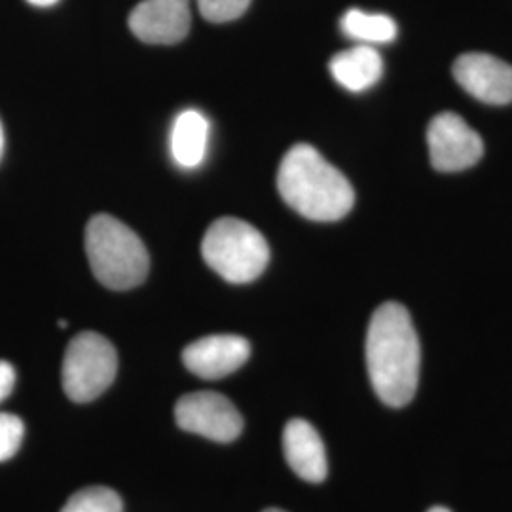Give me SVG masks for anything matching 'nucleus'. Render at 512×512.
Listing matches in <instances>:
<instances>
[{
    "label": "nucleus",
    "mask_w": 512,
    "mask_h": 512,
    "mask_svg": "<svg viewBox=\"0 0 512 512\" xmlns=\"http://www.w3.org/2000/svg\"><path fill=\"white\" fill-rule=\"evenodd\" d=\"M16 384V370L8 361H0V403L12 393Z\"/></svg>",
    "instance_id": "obj_18"
},
{
    "label": "nucleus",
    "mask_w": 512,
    "mask_h": 512,
    "mask_svg": "<svg viewBox=\"0 0 512 512\" xmlns=\"http://www.w3.org/2000/svg\"><path fill=\"white\" fill-rule=\"evenodd\" d=\"M459 86L488 105H507L512 101V65L490 54L459 55L454 63Z\"/></svg>",
    "instance_id": "obj_8"
},
{
    "label": "nucleus",
    "mask_w": 512,
    "mask_h": 512,
    "mask_svg": "<svg viewBox=\"0 0 512 512\" xmlns=\"http://www.w3.org/2000/svg\"><path fill=\"white\" fill-rule=\"evenodd\" d=\"M86 253L92 272L112 291H128L147 279V247L139 236L110 215H95L86 228Z\"/></svg>",
    "instance_id": "obj_3"
},
{
    "label": "nucleus",
    "mask_w": 512,
    "mask_h": 512,
    "mask_svg": "<svg viewBox=\"0 0 512 512\" xmlns=\"http://www.w3.org/2000/svg\"><path fill=\"white\" fill-rule=\"evenodd\" d=\"M175 420L184 431L215 442H232L243 431L238 408L215 391H196L181 397L175 404Z\"/></svg>",
    "instance_id": "obj_6"
},
{
    "label": "nucleus",
    "mask_w": 512,
    "mask_h": 512,
    "mask_svg": "<svg viewBox=\"0 0 512 512\" xmlns=\"http://www.w3.org/2000/svg\"><path fill=\"white\" fill-rule=\"evenodd\" d=\"M118 370V355L109 340L97 332L74 336L63 359V389L74 403H90L107 391Z\"/></svg>",
    "instance_id": "obj_5"
},
{
    "label": "nucleus",
    "mask_w": 512,
    "mask_h": 512,
    "mask_svg": "<svg viewBox=\"0 0 512 512\" xmlns=\"http://www.w3.org/2000/svg\"><path fill=\"white\" fill-rule=\"evenodd\" d=\"M330 74L349 92H365L384 74V59L374 46L357 44L330 59Z\"/></svg>",
    "instance_id": "obj_12"
},
{
    "label": "nucleus",
    "mask_w": 512,
    "mask_h": 512,
    "mask_svg": "<svg viewBox=\"0 0 512 512\" xmlns=\"http://www.w3.org/2000/svg\"><path fill=\"white\" fill-rule=\"evenodd\" d=\"M209 122L198 110L181 112L171 129V154L184 169H194L202 164L207 154Z\"/></svg>",
    "instance_id": "obj_13"
},
{
    "label": "nucleus",
    "mask_w": 512,
    "mask_h": 512,
    "mask_svg": "<svg viewBox=\"0 0 512 512\" xmlns=\"http://www.w3.org/2000/svg\"><path fill=\"white\" fill-rule=\"evenodd\" d=\"M262 512H285V511H281V509H266V511H262Z\"/></svg>",
    "instance_id": "obj_22"
},
{
    "label": "nucleus",
    "mask_w": 512,
    "mask_h": 512,
    "mask_svg": "<svg viewBox=\"0 0 512 512\" xmlns=\"http://www.w3.org/2000/svg\"><path fill=\"white\" fill-rule=\"evenodd\" d=\"M431 164L442 173L469 169L482 158L484 143L456 112H440L427 128Z\"/></svg>",
    "instance_id": "obj_7"
},
{
    "label": "nucleus",
    "mask_w": 512,
    "mask_h": 512,
    "mask_svg": "<svg viewBox=\"0 0 512 512\" xmlns=\"http://www.w3.org/2000/svg\"><path fill=\"white\" fill-rule=\"evenodd\" d=\"M427 512H450L448 509H444V507H433V509H429Z\"/></svg>",
    "instance_id": "obj_21"
},
{
    "label": "nucleus",
    "mask_w": 512,
    "mask_h": 512,
    "mask_svg": "<svg viewBox=\"0 0 512 512\" xmlns=\"http://www.w3.org/2000/svg\"><path fill=\"white\" fill-rule=\"evenodd\" d=\"M61 512H124V503L114 490L92 486L71 495Z\"/></svg>",
    "instance_id": "obj_15"
},
{
    "label": "nucleus",
    "mask_w": 512,
    "mask_h": 512,
    "mask_svg": "<svg viewBox=\"0 0 512 512\" xmlns=\"http://www.w3.org/2000/svg\"><path fill=\"white\" fill-rule=\"evenodd\" d=\"M190 23V0H143L129 14L131 33L147 44H177Z\"/></svg>",
    "instance_id": "obj_9"
},
{
    "label": "nucleus",
    "mask_w": 512,
    "mask_h": 512,
    "mask_svg": "<svg viewBox=\"0 0 512 512\" xmlns=\"http://www.w3.org/2000/svg\"><path fill=\"white\" fill-rule=\"evenodd\" d=\"M283 452L289 467L306 482H323L329 473L325 444L306 420H291L283 431Z\"/></svg>",
    "instance_id": "obj_11"
},
{
    "label": "nucleus",
    "mask_w": 512,
    "mask_h": 512,
    "mask_svg": "<svg viewBox=\"0 0 512 512\" xmlns=\"http://www.w3.org/2000/svg\"><path fill=\"white\" fill-rule=\"evenodd\" d=\"M277 188L296 213L317 222L344 219L355 203V192L346 175L306 143L294 145L283 156Z\"/></svg>",
    "instance_id": "obj_2"
},
{
    "label": "nucleus",
    "mask_w": 512,
    "mask_h": 512,
    "mask_svg": "<svg viewBox=\"0 0 512 512\" xmlns=\"http://www.w3.org/2000/svg\"><path fill=\"white\" fill-rule=\"evenodd\" d=\"M4 154V129H2V122H0V160Z\"/></svg>",
    "instance_id": "obj_20"
},
{
    "label": "nucleus",
    "mask_w": 512,
    "mask_h": 512,
    "mask_svg": "<svg viewBox=\"0 0 512 512\" xmlns=\"http://www.w3.org/2000/svg\"><path fill=\"white\" fill-rule=\"evenodd\" d=\"M421 349L408 310L387 302L374 311L366 332L368 378L382 403L393 408L414 399L420 382Z\"/></svg>",
    "instance_id": "obj_1"
},
{
    "label": "nucleus",
    "mask_w": 512,
    "mask_h": 512,
    "mask_svg": "<svg viewBox=\"0 0 512 512\" xmlns=\"http://www.w3.org/2000/svg\"><path fill=\"white\" fill-rule=\"evenodd\" d=\"M200 14L211 23H226L241 18L251 0H196Z\"/></svg>",
    "instance_id": "obj_16"
},
{
    "label": "nucleus",
    "mask_w": 512,
    "mask_h": 512,
    "mask_svg": "<svg viewBox=\"0 0 512 512\" xmlns=\"http://www.w3.org/2000/svg\"><path fill=\"white\" fill-rule=\"evenodd\" d=\"M202 256L211 270L228 283H251L270 262V247L264 236L245 220L224 217L205 232Z\"/></svg>",
    "instance_id": "obj_4"
},
{
    "label": "nucleus",
    "mask_w": 512,
    "mask_h": 512,
    "mask_svg": "<svg viewBox=\"0 0 512 512\" xmlns=\"http://www.w3.org/2000/svg\"><path fill=\"white\" fill-rule=\"evenodd\" d=\"M27 2H31L33 6H42L44 8V6H52L57 0H27Z\"/></svg>",
    "instance_id": "obj_19"
},
{
    "label": "nucleus",
    "mask_w": 512,
    "mask_h": 512,
    "mask_svg": "<svg viewBox=\"0 0 512 512\" xmlns=\"http://www.w3.org/2000/svg\"><path fill=\"white\" fill-rule=\"evenodd\" d=\"M340 27L346 37L368 46L393 42L399 31L395 19L385 14H368L357 8H351L344 14Z\"/></svg>",
    "instance_id": "obj_14"
},
{
    "label": "nucleus",
    "mask_w": 512,
    "mask_h": 512,
    "mask_svg": "<svg viewBox=\"0 0 512 512\" xmlns=\"http://www.w3.org/2000/svg\"><path fill=\"white\" fill-rule=\"evenodd\" d=\"M23 421L18 416L0 412V463L16 456L23 440Z\"/></svg>",
    "instance_id": "obj_17"
},
{
    "label": "nucleus",
    "mask_w": 512,
    "mask_h": 512,
    "mask_svg": "<svg viewBox=\"0 0 512 512\" xmlns=\"http://www.w3.org/2000/svg\"><path fill=\"white\" fill-rule=\"evenodd\" d=\"M251 346L236 334L205 336L183 351V363L192 374L203 380H219L247 363Z\"/></svg>",
    "instance_id": "obj_10"
}]
</instances>
